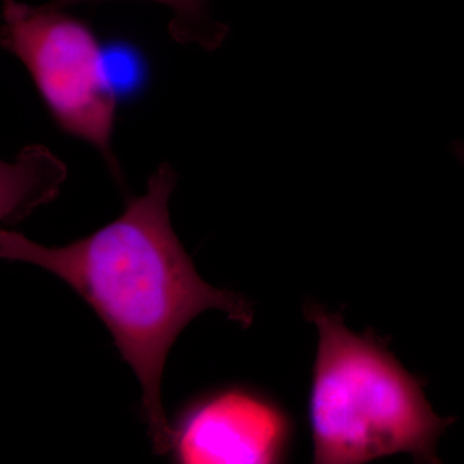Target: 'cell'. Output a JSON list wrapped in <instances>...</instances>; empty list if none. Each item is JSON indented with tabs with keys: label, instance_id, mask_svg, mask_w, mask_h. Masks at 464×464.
<instances>
[{
	"label": "cell",
	"instance_id": "cell-1",
	"mask_svg": "<svg viewBox=\"0 0 464 464\" xmlns=\"http://www.w3.org/2000/svg\"><path fill=\"white\" fill-rule=\"evenodd\" d=\"M176 181L173 168L161 164L150 177L148 191L130 200L123 215L65 246H41L8 230L0 234L3 258L56 275L105 324L141 384L143 417L159 456L172 449L161 378L174 342L212 308L240 325L253 322L248 299L204 282L177 237L169 218Z\"/></svg>",
	"mask_w": 464,
	"mask_h": 464
},
{
	"label": "cell",
	"instance_id": "cell-2",
	"mask_svg": "<svg viewBox=\"0 0 464 464\" xmlns=\"http://www.w3.org/2000/svg\"><path fill=\"white\" fill-rule=\"evenodd\" d=\"M319 343L308 400L317 464H362L411 454L436 463V442L451 420L439 417L423 384L373 334L344 325L341 314L307 304Z\"/></svg>",
	"mask_w": 464,
	"mask_h": 464
},
{
	"label": "cell",
	"instance_id": "cell-3",
	"mask_svg": "<svg viewBox=\"0 0 464 464\" xmlns=\"http://www.w3.org/2000/svg\"><path fill=\"white\" fill-rule=\"evenodd\" d=\"M2 44L25 65L60 130L99 150L118 176L111 145L118 96L91 26L48 5L3 0Z\"/></svg>",
	"mask_w": 464,
	"mask_h": 464
},
{
	"label": "cell",
	"instance_id": "cell-4",
	"mask_svg": "<svg viewBox=\"0 0 464 464\" xmlns=\"http://www.w3.org/2000/svg\"><path fill=\"white\" fill-rule=\"evenodd\" d=\"M293 429L271 400L234 387L199 400L173 426L170 451L183 464L282 462Z\"/></svg>",
	"mask_w": 464,
	"mask_h": 464
},
{
	"label": "cell",
	"instance_id": "cell-5",
	"mask_svg": "<svg viewBox=\"0 0 464 464\" xmlns=\"http://www.w3.org/2000/svg\"><path fill=\"white\" fill-rule=\"evenodd\" d=\"M66 167L50 150L27 146L14 164L2 163V219L16 224L34 208L54 199Z\"/></svg>",
	"mask_w": 464,
	"mask_h": 464
},
{
	"label": "cell",
	"instance_id": "cell-6",
	"mask_svg": "<svg viewBox=\"0 0 464 464\" xmlns=\"http://www.w3.org/2000/svg\"><path fill=\"white\" fill-rule=\"evenodd\" d=\"M93 0H52V8L65 9L70 5ZM166 5L173 11L170 35L182 44H198L204 50H217L227 36L228 27L217 23L208 14L207 0H152Z\"/></svg>",
	"mask_w": 464,
	"mask_h": 464
},
{
	"label": "cell",
	"instance_id": "cell-7",
	"mask_svg": "<svg viewBox=\"0 0 464 464\" xmlns=\"http://www.w3.org/2000/svg\"><path fill=\"white\" fill-rule=\"evenodd\" d=\"M106 75L116 96H133L145 84L146 65L132 45H112L103 50Z\"/></svg>",
	"mask_w": 464,
	"mask_h": 464
},
{
	"label": "cell",
	"instance_id": "cell-8",
	"mask_svg": "<svg viewBox=\"0 0 464 464\" xmlns=\"http://www.w3.org/2000/svg\"><path fill=\"white\" fill-rule=\"evenodd\" d=\"M454 154L464 164V142L454 143Z\"/></svg>",
	"mask_w": 464,
	"mask_h": 464
}]
</instances>
